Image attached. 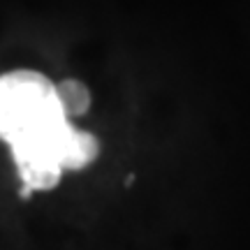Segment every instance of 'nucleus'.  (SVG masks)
Returning a JSON list of instances; mask_svg holds the SVG:
<instances>
[{
  "mask_svg": "<svg viewBox=\"0 0 250 250\" xmlns=\"http://www.w3.org/2000/svg\"><path fill=\"white\" fill-rule=\"evenodd\" d=\"M62 121L67 118L56 98V83L42 72L14 70L0 74V139L9 148Z\"/></svg>",
  "mask_w": 250,
  "mask_h": 250,
  "instance_id": "obj_1",
  "label": "nucleus"
},
{
  "mask_svg": "<svg viewBox=\"0 0 250 250\" xmlns=\"http://www.w3.org/2000/svg\"><path fill=\"white\" fill-rule=\"evenodd\" d=\"M100 155V142L95 134L86 130H77L70 137L67 153H65V171H79L86 169L90 162H95Z\"/></svg>",
  "mask_w": 250,
  "mask_h": 250,
  "instance_id": "obj_2",
  "label": "nucleus"
},
{
  "mask_svg": "<svg viewBox=\"0 0 250 250\" xmlns=\"http://www.w3.org/2000/svg\"><path fill=\"white\" fill-rule=\"evenodd\" d=\"M56 98H58V104L67 121L83 116L90 107V90L79 79H65L56 83Z\"/></svg>",
  "mask_w": 250,
  "mask_h": 250,
  "instance_id": "obj_3",
  "label": "nucleus"
}]
</instances>
